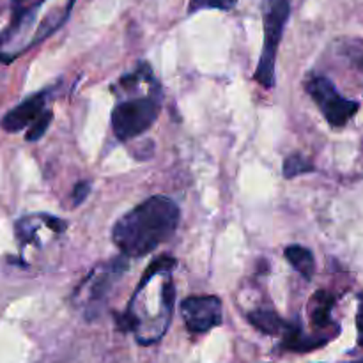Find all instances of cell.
<instances>
[{"label":"cell","mask_w":363,"mask_h":363,"mask_svg":"<svg viewBox=\"0 0 363 363\" xmlns=\"http://www.w3.org/2000/svg\"><path fill=\"white\" fill-rule=\"evenodd\" d=\"M179 223V208L174 201L155 195L121 216L112 240L126 257H144L169 241Z\"/></svg>","instance_id":"obj_1"},{"label":"cell","mask_w":363,"mask_h":363,"mask_svg":"<svg viewBox=\"0 0 363 363\" xmlns=\"http://www.w3.org/2000/svg\"><path fill=\"white\" fill-rule=\"evenodd\" d=\"M289 0H262V21H264V46L261 52L254 78L266 89L275 85L277 50L282 39L284 28L289 20Z\"/></svg>","instance_id":"obj_2"},{"label":"cell","mask_w":363,"mask_h":363,"mask_svg":"<svg viewBox=\"0 0 363 363\" xmlns=\"http://www.w3.org/2000/svg\"><path fill=\"white\" fill-rule=\"evenodd\" d=\"M160 96L121 101L112 112V130L119 140H131L152 126L160 116Z\"/></svg>","instance_id":"obj_3"},{"label":"cell","mask_w":363,"mask_h":363,"mask_svg":"<svg viewBox=\"0 0 363 363\" xmlns=\"http://www.w3.org/2000/svg\"><path fill=\"white\" fill-rule=\"evenodd\" d=\"M305 87L332 126H344L358 112V103L340 96L328 78L312 77L311 80H307Z\"/></svg>","instance_id":"obj_4"},{"label":"cell","mask_w":363,"mask_h":363,"mask_svg":"<svg viewBox=\"0 0 363 363\" xmlns=\"http://www.w3.org/2000/svg\"><path fill=\"white\" fill-rule=\"evenodd\" d=\"M181 314L191 333H206L222 325V301L216 296H190L181 303Z\"/></svg>","instance_id":"obj_5"},{"label":"cell","mask_w":363,"mask_h":363,"mask_svg":"<svg viewBox=\"0 0 363 363\" xmlns=\"http://www.w3.org/2000/svg\"><path fill=\"white\" fill-rule=\"evenodd\" d=\"M128 269V259L126 255L123 257L113 259L112 262L105 266H99V268L92 269L91 275L87 277V282L85 286L89 287V303H98L103 298L108 294V291L112 289L113 284L117 282L121 275Z\"/></svg>","instance_id":"obj_6"},{"label":"cell","mask_w":363,"mask_h":363,"mask_svg":"<svg viewBox=\"0 0 363 363\" xmlns=\"http://www.w3.org/2000/svg\"><path fill=\"white\" fill-rule=\"evenodd\" d=\"M46 105V94L45 92H38V94L30 96L28 99L21 101L20 105L14 106L13 110L4 116L2 119V130L7 133H18V131L25 130L30 126L43 112H45Z\"/></svg>","instance_id":"obj_7"},{"label":"cell","mask_w":363,"mask_h":363,"mask_svg":"<svg viewBox=\"0 0 363 363\" xmlns=\"http://www.w3.org/2000/svg\"><path fill=\"white\" fill-rule=\"evenodd\" d=\"M252 325L259 330V332L266 333V335H284L289 326V323L284 321L279 314L268 308H261V311H254L248 315Z\"/></svg>","instance_id":"obj_8"},{"label":"cell","mask_w":363,"mask_h":363,"mask_svg":"<svg viewBox=\"0 0 363 363\" xmlns=\"http://www.w3.org/2000/svg\"><path fill=\"white\" fill-rule=\"evenodd\" d=\"M286 259L305 280H312L315 273V261L308 248L300 247V245H291L286 248Z\"/></svg>","instance_id":"obj_9"},{"label":"cell","mask_w":363,"mask_h":363,"mask_svg":"<svg viewBox=\"0 0 363 363\" xmlns=\"http://www.w3.org/2000/svg\"><path fill=\"white\" fill-rule=\"evenodd\" d=\"M335 305V298L330 293L325 291H319L318 294L312 300V308H311V319L314 323V326L318 328H326V326L332 323V308Z\"/></svg>","instance_id":"obj_10"},{"label":"cell","mask_w":363,"mask_h":363,"mask_svg":"<svg viewBox=\"0 0 363 363\" xmlns=\"http://www.w3.org/2000/svg\"><path fill=\"white\" fill-rule=\"evenodd\" d=\"M312 170H314V165L301 155H291L284 162V176L286 177H296L301 174L312 172Z\"/></svg>","instance_id":"obj_11"},{"label":"cell","mask_w":363,"mask_h":363,"mask_svg":"<svg viewBox=\"0 0 363 363\" xmlns=\"http://www.w3.org/2000/svg\"><path fill=\"white\" fill-rule=\"evenodd\" d=\"M52 119H53V113L48 112V110H45V112H43L41 116H39L38 119L28 126V131L27 135H25V138H27L28 142H35L39 140V138H43V135H45L46 130H48Z\"/></svg>","instance_id":"obj_12"},{"label":"cell","mask_w":363,"mask_h":363,"mask_svg":"<svg viewBox=\"0 0 363 363\" xmlns=\"http://www.w3.org/2000/svg\"><path fill=\"white\" fill-rule=\"evenodd\" d=\"M89 191H91V183L89 181H78L73 188V194H71V199H73V206H80L82 202L87 199Z\"/></svg>","instance_id":"obj_13"},{"label":"cell","mask_w":363,"mask_h":363,"mask_svg":"<svg viewBox=\"0 0 363 363\" xmlns=\"http://www.w3.org/2000/svg\"><path fill=\"white\" fill-rule=\"evenodd\" d=\"M357 326H358V344L363 346V300L360 301V308H358Z\"/></svg>","instance_id":"obj_14"},{"label":"cell","mask_w":363,"mask_h":363,"mask_svg":"<svg viewBox=\"0 0 363 363\" xmlns=\"http://www.w3.org/2000/svg\"><path fill=\"white\" fill-rule=\"evenodd\" d=\"M353 363H363V360H360V362H353Z\"/></svg>","instance_id":"obj_15"},{"label":"cell","mask_w":363,"mask_h":363,"mask_svg":"<svg viewBox=\"0 0 363 363\" xmlns=\"http://www.w3.org/2000/svg\"><path fill=\"white\" fill-rule=\"evenodd\" d=\"M16 2H21V0H16Z\"/></svg>","instance_id":"obj_16"}]
</instances>
